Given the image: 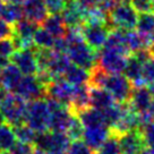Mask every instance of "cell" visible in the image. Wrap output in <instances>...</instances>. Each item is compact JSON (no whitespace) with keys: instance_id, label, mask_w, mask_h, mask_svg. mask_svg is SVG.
I'll return each mask as SVG.
<instances>
[{"instance_id":"cb8c5ba5","label":"cell","mask_w":154,"mask_h":154,"mask_svg":"<svg viewBox=\"0 0 154 154\" xmlns=\"http://www.w3.org/2000/svg\"><path fill=\"white\" fill-rule=\"evenodd\" d=\"M75 115L78 117V119L81 120V122L83 124L84 127L97 125V124H104L101 110L95 109V108H93L91 106L77 111Z\"/></svg>"},{"instance_id":"4fadbf2b","label":"cell","mask_w":154,"mask_h":154,"mask_svg":"<svg viewBox=\"0 0 154 154\" xmlns=\"http://www.w3.org/2000/svg\"><path fill=\"white\" fill-rule=\"evenodd\" d=\"M120 154H140L145 147L140 129H134L118 135Z\"/></svg>"},{"instance_id":"3957f363","label":"cell","mask_w":154,"mask_h":154,"mask_svg":"<svg viewBox=\"0 0 154 154\" xmlns=\"http://www.w3.org/2000/svg\"><path fill=\"white\" fill-rule=\"evenodd\" d=\"M50 110L44 97L29 101L26 104L25 124L29 125L34 131L42 133L48 130Z\"/></svg>"},{"instance_id":"44dd1931","label":"cell","mask_w":154,"mask_h":154,"mask_svg":"<svg viewBox=\"0 0 154 154\" xmlns=\"http://www.w3.org/2000/svg\"><path fill=\"white\" fill-rule=\"evenodd\" d=\"M23 74L14 63H7L0 70V84L8 92H14Z\"/></svg>"},{"instance_id":"83f0119b","label":"cell","mask_w":154,"mask_h":154,"mask_svg":"<svg viewBox=\"0 0 154 154\" xmlns=\"http://www.w3.org/2000/svg\"><path fill=\"white\" fill-rule=\"evenodd\" d=\"M54 38L48 31L42 29H36L33 34V44L35 48L40 49H52Z\"/></svg>"},{"instance_id":"7dc6e473","label":"cell","mask_w":154,"mask_h":154,"mask_svg":"<svg viewBox=\"0 0 154 154\" xmlns=\"http://www.w3.org/2000/svg\"><path fill=\"white\" fill-rule=\"evenodd\" d=\"M4 0H0V13H1V10H2V7H4Z\"/></svg>"},{"instance_id":"4dcf8cb0","label":"cell","mask_w":154,"mask_h":154,"mask_svg":"<svg viewBox=\"0 0 154 154\" xmlns=\"http://www.w3.org/2000/svg\"><path fill=\"white\" fill-rule=\"evenodd\" d=\"M16 136V140H22V142H27V143H34L35 137H36V131H34L29 125L22 124V125L13 127Z\"/></svg>"},{"instance_id":"816d5d0a","label":"cell","mask_w":154,"mask_h":154,"mask_svg":"<svg viewBox=\"0 0 154 154\" xmlns=\"http://www.w3.org/2000/svg\"><path fill=\"white\" fill-rule=\"evenodd\" d=\"M152 36H153V41H154V32H153V34H152Z\"/></svg>"},{"instance_id":"7a4b0ae2","label":"cell","mask_w":154,"mask_h":154,"mask_svg":"<svg viewBox=\"0 0 154 154\" xmlns=\"http://www.w3.org/2000/svg\"><path fill=\"white\" fill-rule=\"evenodd\" d=\"M33 144L35 154H66L70 140L63 131L45 130L36 134Z\"/></svg>"},{"instance_id":"e575fe53","label":"cell","mask_w":154,"mask_h":154,"mask_svg":"<svg viewBox=\"0 0 154 154\" xmlns=\"http://www.w3.org/2000/svg\"><path fill=\"white\" fill-rule=\"evenodd\" d=\"M10 152L13 154H35V146L33 143L16 140Z\"/></svg>"},{"instance_id":"9a60e30c","label":"cell","mask_w":154,"mask_h":154,"mask_svg":"<svg viewBox=\"0 0 154 154\" xmlns=\"http://www.w3.org/2000/svg\"><path fill=\"white\" fill-rule=\"evenodd\" d=\"M152 99L153 94L151 93L149 87H146V85L140 87H133L128 104L140 115H145L151 106Z\"/></svg>"},{"instance_id":"ba28073f","label":"cell","mask_w":154,"mask_h":154,"mask_svg":"<svg viewBox=\"0 0 154 154\" xmlns=\"http://www.w3.org/2000/svg\"><path fill=\"white\" fill-rule=\"evenodd\" d=\"M38 27V25L32 23L26 18H22L17 23L11 25L13 33L11 41L15 45V49L29 48L33 45V34Z\"/></svg>"},{"instance_id":"9c48e42d","label":"cell","mask_w":154,"mask_h":154,"mask_svg":"<svg viewBox=\"0 0 154 154\" xmlns=\"http://www.w3.org/2000/svg\"><path fill=\"white\" fill-rule=\"evenodd\" d=\"M10 60L23 75H35L38 72L34 45L29 48L16 49L10 56Z\"/></svg>"},{"instance_id":"ee69618b","label":"cell","mask_w":154,"mask_h":154,"mask_svg":"<svg viewBox=\"0 0 154 154\" xmlns=\"http://www.w3.org/2000/svg\"><path fill=\"white\" fill-rule=\"evenodd\" d=\"M24 0H4L5 4H17V5H22Z\"/></svg>"},{"instance_id":"7bdbcfd3","label":"cell","mask_w":154,"mask_h":154,"mask_svg":"<svg viewBox=\"0 0 154 154\" xmlns=\"http://www.w3.org/2000/svg\"><path fill=\"white\" fill-rule=\"evenodd\" d=\"M140 154H154V149H151V147H146L145 149L144 147Z\"/></svg>"},{"instance_id":"ab89813d","label":"cell","mask_w":154,"mask_h":154,"mask_svg":"<svg viewBox=\"0 0 154 154\" xmlns=\"http://www.w3.org/2000/svg\"><path fill=\"white\" fill-rule=\"evenodd\" d=\"M78 5L82 7L84 10L90 9V8H93V7H96L97 6V2L99 0H75Z\"/></svg>"},{"instance_id":"f1b7e54d","label":"cell","mask_w":154,"mask_h":154,"mask_svg":"<svg viewBox=\"0 0 154 154\" xmlns=\"http://www.w3.org/2000/svg\"><path fill=\"white\" fill-rule=\"evenodd\" d=\"M125 40H126V45H127L128 50L130 51V53L136 52L137 50H140V49H146L145 48L143 36L137 31L126 29Z\"/></svg>"},{"instance_id":"603a6c76","label":"cell","mask_w":154,"mask_h":154,"mask_svg":"<svg viewBox=\"0 0 154 154\" xmlns=\"http://www.w3.org/2000/svg\"><path fill=\"white\" fill-rule=\"evenodd\" d=\"M63 77L72 85H83V84L88 83L90 72L84 69V68L79 67V66L70 63Z\"/></svg>"},{"instance_id":"681fc988","label":"cell","mask_w":154,"mask_h":154,"mask_svg":"<svg viewBox=\"0 0 154 154\" xmlns=\"http://www.w3.org/2000/svg\"><path fill=\"white\" fill-rule=\"evenodd\" d=\"M116 2H120V1H124V0H115Z\"/></svg>"},{"instance_id":"30bf717a","label":"cell","mask_w":154,"mask_h":154,"mask_svg":"<svg viewBox=\"0 0 154 154\" xmlns=\"http://www.w3.org/2000/svg\"><path fill=\"white\" fill-rule=\"evenodd\" d=\"M110 27L106 24H87L81 25V33L84 41L91 47L95 52L104 45L109 34Z\"/></svg>"},{"instance_id":"ac0fdd59","label":"cell","mask_w":154,"mask_h":154,"mask_svg":"<svg viewBox=\"0 0 154 154\" xmlns=\"http://www.w3.org/2000/svg\"><path fill=\"white\" fill-rule=\"evenodd\" d=\"M72 115L74 112L70 110V108L68 106H61L56 110L50 111L48 130L65 133Z\"/></svg>"},{"instance_id":"d590c367","label":"cell","mask_w":154,"mask_h":154,"mask_svg":"<svg viewBox=\"0 0 154 154\" xmlns=\"http://www.w3.org/2000/svg\"><path fill=\"white\" fill-rule=\"evenodd\" d=\"M66 154H93V151L84 142L76 140L69 144Z\"/></svg>"},{"instance_id":"5bb4252c","label":"cell","mask_w":154,"mask_h":154,"mask_svg":"<svg viewBox=\"0 0 154 154\" xmlns=\"http://www.w3.org/2000/svg\"><path fill=\"white\" fill-rule=\"evenodd\" d=\"M22 5L24 17L34 24L42 25L49 16L44 0H24Z\"/></svg>"},{"instance_id":"8fae6325","label":"cell","mask_w":154,"mask_h":154,"mask_svg":"<svg viewBox=\"0 0 154 154\" xmlns=\"http://www.w3.org/2000/svg\"><path fill=\"white\" fill-rule=\"evenodd\" d=\"M75 85L67 82L63 77L53 78L45 87V95L52 97L65 106H70L72 97L74 94Z\"/></svg>"},{"instance_id":"8d00e7d4","label":"cell","mask_w":154,"mask_h":154,"mask_svg":"<svg viewBox=\"0 0 154 154\" xmlns=\"http://www.w3.org/2000/svg\"><path fill=\"white\" fill-rule=\"evenodd\" d=\"M136 11L145 13V11H154L152 0H128Z\"/></svg>"},{"instance_id":"60d3db41","label":"cell","mask_w":154,"mask_h":154,"mask_svg":"<svg viewBox=\"0 0 154 154\" xmlns=\"http://www.w3.org/2000/svg\"><path fill=\"white\" fill-rule=\"evenodd\" d=\"M146 115L149 116V118L151 120H154V95L153 99H152V102H151V106H149V110L146 112Z\"/></svg>"},{"instance_id":"74e56055","label":"cell","mask_w":154,"mask_h":154,"mask_svg":"<svg viewBox=\"0 0 154 154\" xmlns=\"http://www.w3.org/2000/svg\"><path fill=\"white\" fill-rule=\"evenodd\" d=\"M67 0H44L49 14H60Z\"/></svg>"},{"instance_id":"f35d334b","label":"cell","mask_w":154,"mask_h":154,"mask_svg":"<svg viewBox=\"0 0 154 154\" xmlns=\"http://www.w3.org/2000/svg\"><path fill=\"white\" fill-rule=\"evenodd\" d=\"M13 33V29L11 25H9L8 23H6L2 18H0V40L1 38H7L11 36Z\"/></svg>"},{"instance_id":"2e32d148","label":"cell","mask_w":154,"mask_h":154,"mask_svg":"<svg viewBox=\"0 0 154 154\" xmlns=\"http://www.w3.org/2000/svg\"><path fill=\"white\" fill-rule=\"evenodd\" d=\"M60 15L67 29L79 27L84 23V9L75 0H67Z\"/></svg>"},{"instance_id":"1f68e13d","label":"cell","mask_w":154,"mask_h":154,"mask_svg":"<svg viewBox=\"0 0 154 154\" xmlns=\"http://www.w3.org/2000/svg\"><path fill=\"white\" fill-rule=\"evenodd\" d=\"M96 154H120L118 137L113 134H110V136L96 151Z\"/></svg>"},{"instance_id":"d6a6232c","label":"cell","mask_w":154,"mask_h":154,"mask_svg":"<svg viewBox=\"0 0 154 154\" xmlns=\"http://www.w3.org/2000/svg\"><path fill=\"white\" fill-rule=\"evenodd\" d=\"M145 146L154 149V120H149L140 127Z\"/></svg>"},{"instance_id":"ffe728a7","label":"cell","mask_w":154,"mask_h":154,"mask_svg":"<svg viewBox=\"0 0 154 154\" xmlns=\"http://www.w3.org/2000/svg\"><path fill=\"white\" fill-rule=\"evenodd\" d=\"M88 96H90V106L99 110L106 109L117 102L115 97L103 87L88 85Z\"/></svg>"},{"instance_id":"d4e9b609","label":"cell","mask_w":154,"mask_h":154,"mask_svg":"<svg viewBox=\"0 0 154 154\" xmlns=\"http://www.w3.org/2000/svg\"><path fill=\"white\" fill-rule=\"evenodd\" d=\"M135 29L142 35L152 36L154 32V11H145L137 15V22Z\"/></svg>"},{"instance_id":"e0dca14e","label":"cell","mask_w":154,"mask_h":154,"mask_svg":"<svg viewBox=\"0 0 154 154\" xmlns=\"http://www.w3.org/2000/svg\"><path fill=\"white\" fill-rule=\"evenodd\" d=\"M143 66H144V63H142L134 54H130L127 59L124 72H125V76L130 81L133 87H140L146 85L143 78Z\"/></svg>"},{"instance_id":"f907efd6","label":"cell","mask_w":154,"mask_h":154,"mask_svg":"<svg viewBox=\"0 0 154 154\" xmlns=\"http://www.w3.org/2000/svg\"><path fill=\"white\" fill-rule=\"evenodd\" d=\"M152 4H153V10H154V0H152Z\"/></svg>"},{"instance_id":"d6986e66","label":"cell","mask_w":154,"mask_h":154,"mask_svg":"<svg viewBox=\"0 0 154 154\" xmlns=\"http://www.w3.org/2000/svg\"><path fill=\"white\" fill-rule=\"evenodd\" d=\"M70 63H70V60L66 53L58 52V51L52 50L45 70L52 76V78L63 77Z\"/></svg>"},{"instance_id":"f6af8a7d","label":"cell","mask_w":154,"mask_h":154,"mask_svg":"<svg viewBox=\"0 0 154 154\" xmlns=\"http://www.w3.org/2000/svg\"><path fill=\"white\" fill-rule=\"evenodd\" d=\"M149 54H151V57H154V43L149 48Z\"/></svg>"},{"instance_id":"52a82bcc","label":"cell","mask_w":154,"mask_h":154,"mask_svg":"<svg viewBox=\"0 0 154 154\" xmlns=\"http://www.w3.org/2000/svg\"><path fill=\"white\" fill-rule=\"evenodd\" d=\"M14 93L29 102L45 96V85L36 75H23Z\"/></svg>"},{"instance_id":"bcb514c9","label":"cell","mask_w":154,"mask_h":154,"mask_svg":"<svg viewBox=\"0 0 154 154\" xmlns=\"http://www.w3.org/2000/svg\"><path fill=\"white\" fill-rule=\"evenodd\" d=\"M4 122H6V121H5V118H4V116H2V113L0 112V125H2Z\"/></svg>"},{"instance_id":"4316f807","label":"cell","mask_w":154,"mask_h":154,"mask_svg":"<svg viewBox=\"0 0 154 154\" xmlns=\"http://www.w3.org/2000/svg\"><path fill=\"white\" fill-rule=\"evenodd\" d=\"M15 142H16V136L13 126H10L7 122L0 125V152L10 151Z\"/></svg>"},{"instance_id":"5b68a950","label":"cell","mask_w":154,"mask_h":154,"mask_svg":"<svg viewBox=\"0 0 154 154\" xmlns=\"http://www.w3.org/2000/svg\"><path fill=\"white\" fill-rule=\"evenodd\" d=\"M137 22V11L128 2L124 0L117 2L108 14L109 27H119L122 29H134Z\"/></svg>"},{"instance_id":"836d02e7","label":"cell","mask_w":154,"mask_h":154,"mask_svg":"<svg viewBox=\"0 0 154 154\" xmlns=\"http://www.w3.org/2000/svg\"><path fill=\"white\" fill-rule=\"evenodd\" d=\"M143 78L154 95V57H151L143 66Z\"/></svg>"},{"instance_id":"7c38bea8","label":"cell","mask_w":154,"mask_h":154,"mask_svg":"<svg viewBox=\"0 0 154 154\" xmlns=\"http://www.w3.org/2000/svg\"><path fill=\"white\" fill-rule=\"evenodd\" d=\"M110 128L106 124H97V125L84 127L82 138L83 142L93 151L96 152L104 140L110 136Z\"/></svg>"},{"instance_id":"c3c4849f","label":"cell","mask_w":154,"mask_h":154,"mask_svg":"<svg viewBox=\"0 0 154 154\" xmlns=\"http://www.w3.org/2000/svg\"><path fill=\"white\" fill-rule=\"evenodd\" d=\"M0 154H13L10 151H4V152H0Z\"/></svg>"},{"instance_id":"b9f144b4","label":"cell","mask_w":154,"mask_h":154,"mask_svg":"<svg viewBox=\"0 0 154 154\" xmlns=\"http://www.w3.org/2000/svg\"><path fill=\"white\" fill-rule=\"evenodd\" d=\"M7 94H8V91H7L4 86H1V85H0V102L5 99Z\"/></svg>"},{"instance_id":"7402d4cb","label":"cell","mask_w":154,"mask_h":154,"mask_svg":"<svg viewBox=\"0 0 154 154\" xmlns=\"http://www.w3.org/2000/svg\"><path fill=\"white\" fill-rule=\"evenodd\" d=\"M42 27L53 38H63L67 33V26L60 14H51L42 23Z\"/></svg>"},{"instance_id":"277c9868","label":"cell","mask_w":154,"mask_h":154,"mask_svg":"<svg viewBox=\"0 0 154 154\" xmlns=\"http://www.w3.org/2000/svg\"><path fill=\"white\" fill-rule=\"evenodd\" d=\"M26 104L27 102L23 97L15 94L14 92H8L5 99L0 102V112L6 122L15 127L25 124Z\"/></svg>"},{"instance_id":"484cf974","label":"cell","mask_w":154,"mask_h":154,"mask_svg":"<svg viewBox=\"0 0 154 154\" xmlns=\"http://www.w3.org/2000/svg\"><path fill=\"white\" fill-rule=\"evenodd\" d=\"M0 16L6 23H8L9 25H14L24 17L23 8L22 6L17 4H4Z\"/></svg>"},{"instance_id":"6da1fadb","label":"cell","mask_w":154,"mask_h":154,"mask_svg":"<svg viewBox=\"0 0 154 154\" xmlns=\"http://www.w3.org/2000/svg\"><path fill=\"white\" fill-rule=\"evenodd\" d=\"M65 38L67 41L65 53L68 56L70 63L90 72L96 65V52L84 41L81 26L67 29Z\"/></svg>"},{"instance_id":"8992f818","label":"cell","mask_w":154,"mask_h":154,"mask_svg":"<svg viewBox=\"0 0 154 154\" xmlns=\"http://www.w3.org/2000/svg\"><path fill=\"white\" fill-rule=\"evenodd\" d=\"M128 57L129 56H126L124 53L102 47L96 52V65L110 74L122 72Z\"/></svg>"},{"instance_id":"f546056e","label":"cell","mask_w":154,"mask_h":154,"mask_svg":"<svg viewBox=\"0 0 154 154\" xmlns=\"http://www.w3.org/2000/svg\"><path fill=\"white\" fill-rule=\"evenodd\" d=\"M83 130H84V126L81 122V120L78 119V117L74 113L70 118V121L68 124L67 128L65 130V134L67 135L68 138L70 140H76L82 138Z\"/></svg>"}]
</instances>
